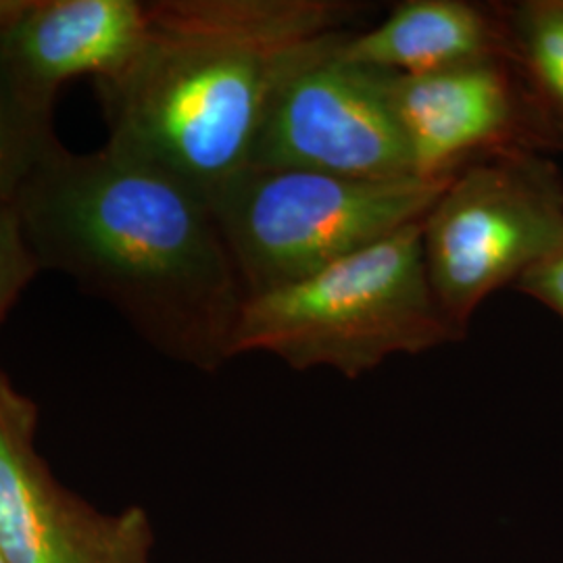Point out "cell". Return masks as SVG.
Instances as JSON below:
<instances>
[{
    "instance_id": "cell-6",
    "label": "cell",
    "mask_w": 563,
    "mask_h": 563,
    "mask_svg": "<svg viewBox=\"0 0 563 563\" xmlns=\"http://www.w3.org/2000/svg\"><path fill=\"white\" fill-rule=\"evenodd\" d=\"M246 169H292L353 180L416 176L380 74L334 57L282 86Z\"/></svg>"
},
{
    "instance_id": "cell-13",
    "label": "cell",
    "mask_w": 563,
    "mask_h": 563,
    "mask_svg": "<svg viewBox=\"0 0 563 563\" xmlns=\"http://www.w3.org/2000/svg\"><path fill=\"white\" fill-rule=\"evenodd\" d=\"M38 272L41 267L23 236L15 205L0 201V323Z\"/></svg>"
},
{
    "instance_id": "cell-2",
    "label": "cell",
    "mask_w": 563,
    "mask_h": 563,
    "mask_svg": "<svg viewBox=\"0 0 563 563\" xmlns=\"http://www.w3.org/2000/svg\"><path fill=\"white\" fill-rule=\"evenodd\" d=\"M351 0H155L136 55L97 80L107 148L209 199L249 167L269 104L365 27Z\"/></svg>"
},
{
    "instance_id": "cell-11",
    "label": "cell",
    "mask_w": 563,
    "mask_h": 563,
    "mask_svg": "<svg viewBox=\"0 0 563 563\" xmlns=\"http://www.w3.org/2000/svg\"><path fill=\"white\" fill-rule=\"evenodd\" d=\"M509 59L563 148V0L504 4Z\"/></svg>"
},
{
    "instance_id": "cell-3",
    "label": "cell",
    "mask_w": 563,
    "mask_h": 563,
    "mask_svg": "<svg viewBox=\"0 0 563 563\" xmlns=\"http://www.w3.org/2000/svg\"><path fill=\"white\" fill-rule=\"evenodd\" d=\"M428 278L423 220L322 272L249 297L232 357L269 353L292 369L362 378L395 355L463 341Z\"/></svg>"
},
{
    "instance_id": "cell-7",
    "label": "cell",
    "mask_w": 563,
    "mask_h": 563,
    "mask_svg": "<svg viewBox=\"0 0 563 563\" xmlns=\"http://www.w3.org/2000/svg\"><path fill=\"white\" fill-rule=\"evenodd\" d=\"M38 409L0 372V547L9 563H153L142 507L101 511L36 449Z\"/></svg>"
},
{
    "instance_id": "cell-4",
    "label": "cell",
    "mask_w": 563,
    "mask_h": 563,
    "mask_svg": "<svg viewBox=\"0 0 563 563\" xmlns=\"http://www.w3.org/2000/svg\"><path fill=\"white\" fill-rule=\"evenodd\" d=\"M455 176V174H453ZM449 178L353 180L292 169H244L211 209L246 295H262L422 222Z\"/></svg>"
},
{
    "instance_id": "cell-1",
    "label": "cell",
    "mask_w": 563,
    "mask_h": 563,
    "mask_svg": "<svg viewBox=\"0 0 563 563\" xmlns=\"http://www.w3.org/2000/svg\"><path fill=\"white\" fill-rule=\"evenodd\" d=\"M13 205L41 272L111 305L174 362L216 372L234 360L249 295L201 190L107 146H60Z\"/></svg>"
},
{
    "instance_id": "cell-8",
    "label": "cell",
    "mask_w": 563,
    "mask_h": 563,
    "mask_svg": "<svg viewBox=\"0 0 563 563\" xmlns=\"http://www.w3.org/2000/svg\"><path fill=\"white\" fill-rule=\"evenodd\" d=\"M378 74L418 178H449L499 151L560 148L509 57L413 76Z\"/></svg>"
},
{
    "instance_id": "cell-14",
    "label": "cell",
    "mask_w": 563,
    "mask_h": 563,
    "mask_svg": "<svg viewBox=\"0 0 563 563\" xmlns=\"http://www.w3.org/2000/svg\"><path fill=\"white\" fill-rule=\"evenodd\" d=\"M518 292L543 302L563 322V241L514 284Z\"/></svg>"
},
{
    "instance_id": "cell-16",
    "label": "cell",
    "mask_w": 563,
    "mask_h": 563,
    "mask_svg": "<svg viewBox=\"0 0 563 563\" xmlns=\"http://www.w3.org/2000/svg\"><path fill=\"white\" fill-rule=\"evenodd\" d=\"M0 563H9L7 555H4V551H2V547H0Z\"/></svg>"
},
{
    "instance_id": "cell-12",
    "label": "cell",
    "mask_w": 563,
    "mask_h": 563,
    "mask_svg": "<svg viewBox=\"0 0 563 563\" xmlns=\"http://www.w3.org/2000/svg\"><path fill=\"white\" fill-rule=\"evenodd\" d=\"M60 146L53 113L27 107L0 84V201H15L25 181Z\"/></svg>"
},
{
    "instance_id": "cell-10",
    "label": "cell",
    "mask_w": 563,
    "mask_h": 563,
    "mask_svg": "<svg viewBox=\"0 0 563 563\" xmlns=\"http://www.w3.org/2000/svg\"><path fill=\"white\" fill-rule=\"evenodd\" d=\"M499 57H509L504 4L467 0H405L334 53L344 65L405 76Z\"/></svg>"
},
{
    "instance_id": "cell-5",
    "label": "cell",
    "mask_w": 563,
    "mask_h": 563,
    "mask_svg": "<svg viewBox=\"0 0 563 563\" xmlns=\"http://www.w3.org/2000/svg\"><path fill=\"white\" fill-rule=\"evenodd\" d=\"M562 241V172L528 148L463 165L423 220L428 278L463 336L493 292L514 286Z\"/></svg>"
},
{
    "instance_id": "cell-15",
    "label": "cell",
    "mask_w": 563,
    "mask_h": 563,
    "mask_svg": "<svg viewBox=\"0 0 563 563\" xmlns=\"http://www.w3.org/2000/svg\"><path fill=\"white\" fill-rule=\"evenodd\" d=\"M18 7H20V0H0V32L7 25V21L13 18Z\"/></svg>"
},
{
    "instance_id": "cell-9",
    "label": "cell",
    "mask_w": 563,
    "mask_h": 563,
    "mask_svg": "<svg viewBox=\"0 0 563 563\" xmlns=\"http://www.w3.org/2000/svg\"><path fill=\"white\" fill-rule=\"evenodd\" d=\"M148 27L141 0H20L0 32V84L27 107L53 113L65 81L118 74Z\"/></svg>"
}]
</instances>
